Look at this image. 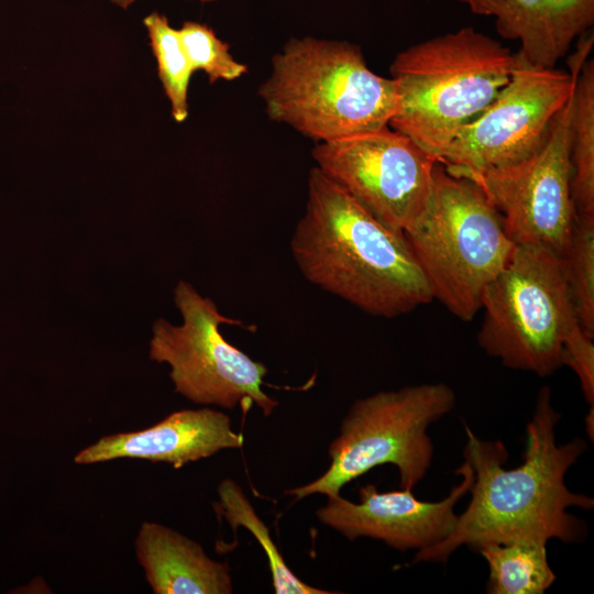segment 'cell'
I'll list each match as a JSON object with an SVG mask.
<instances>
[{"instance_id":"1","label":"cell","mask_w":594,"mask_h":594,"mask_svg":"<svg viewBox=\"0 0 594 594\" xmlns=\"http://www.w3.org/2000/svg\"><path fill=\"white\" fill-rule=\"evenodd\" d=\"M560 418L551 405L549 387L543 386L527 425L524 462L510 470L504 468L508 452L502 441L482 440L465 426L463 454L473 470L471 501L458 515L452 532L417 551L413 563H444L462 546L477 550L517 539L580 540L585 526L568 508L591 509L594 501L571 492L564 476L587 446L579 438L558 444L556 426Z\"/></svg>"},{"instance_id":"2","label":"cell","mask_w":594,"mask_h":594,"mask_svg":"<svg viewBox=\"0 0 594 594\" xmlns=\"http://www.w3.org/2000/svg\"><path fill=\"white\" fill-rule=\"evenodd\" d=\"M290 250L308 282L372 316L394 318L433 299L404 233L378 222L316 166Z\"/></svg>"},{"instance_id":"3","label":"cell","mask_w":594,"mask_h":594,"mask_svg":"<svg viewBox=\"0 0 594 594\" xmlns=\"http://www.w3.org/2000/svg\"><path fill=\"white\" fill-rule=\"evenodd\" d=\"M258 95L271 120L316 143L386 127L397 105L394 80L374 73L358 45L312 36L286 42Z\"/></svg>"},{"instance_id":"4","label":"cell","mask_w":594,"mask_h":594,"mask_svg":"<svg viewBox=\"0 0 594 594\" xmlns=\"http://www.w3.org/2000/svg\"><path fill=\"white\" fill-rule=\"evenodd\" d=\"M514 63L507 46L470 26L414 44L391 64L397 105L388 125L439 162L508 82Z\"/></svg>"},{"instance_id":"5","label":"cell","mask_w":594,"mask_h":594,"mask_svg":"<svg viewBox=\"0 0 594 594\" xmlns=\"http://www.w3.org/2000/svg\"><path fill=\"white\" fill-rule=\"evenodd\" d=\"M432 177L428 209L404 235L432 298L457 318L470 321L516 244L477 184L449 174L440 162Z\"/></svg>"},{"instance_id":"6","label":"cell","mask_w":594,"mask_h":594,"mask_svg":"<svg viewBox=\"0 0 594 594\" xmlns=\"http://www.w3.org/2000/svg\"><path fill=\"white\" fill-rule=\"evenodd\" d=\"M454 404L452 388L443 383L406 386L358 399L329 446L328 469L285 494L296 499L338 495L348 483L384 464L395 465L400 487L413 491L432 462L433 444L427 429Z\"/></svg>"},{"instance_id":"7","label":"cell","mask_w":594,"mask_h":594,"mask_svg":"<svg viewBox=\"0 0 594 594\" xmlns=\"http://www.w3.org/2000/svg\"><path fill=\"white\" fill-rule=\"evenodd\" d=\"M481 309V348L509 369L539 376L561 366L564 338L579 323L561 257L539 243L516 244L508 263L486 286Z\"/></svg>"},{"instance_id":"8","label":"cell","mask_w":594,"mask_h":594,"mask_svg":"<svg viewBox=\"0 0 594 594\" xmlns=\"http://www.w3.org/2000/svg\"><path fill=\"white\" fill-rule=\"evenodd\" d=\"M174 300L183 323L174 326L165 319L153 323L150 359L169 365L175 392L195 404L226 409L246 411L255 405L270 416L278 402L263 391L267 367L220 332L223 323L244 324L223 316L210 298L185 280L177 283Z\"/></svg>"},{"instance_id":"9","label":"cell","mask_w":594,"mask_h":594,"mask_svg":"<svg viewBox=\"0 0 594 594\" xmlns=\"http://www.w3.org/2000/svg\"><path fill=\"white\" fill-rule=\"evenodd\" d=\"M570 58V72L534 64L519 52L508 82L493 102L455 135L439 161L457 177L518 163L544 141L569 100L588 57L593 33L585 32Z\"/></svg>"},{"instance_id":"10","label":"cell","mask_w":594,"mask_h":594,"mask_svg":"<svg viewBox=\"0 0 594 594\" xmlns=\"http://www.w3.org/2000/svg\"><path fill=\"white\" fill-rule=\"evenodd\" d=\"M316 167L385 227L404 233L427 211L436 161L389 125L311 151Z\"/></svg>"},{"instance_id":"11","label":"cell","mask_w":594,"mask_h":594,"mask_svg":"<svg viewBox=\"0 0 594 594\" xmlns=\"http://www.w3.org/2000/svg\"><path fill=\"white\" fill-rule=\"evenodd\" d=\"M572 94L534 154L508 166L463 176L482 188L515 244H543L559 256L574 216L570 190Z\"/></svg>"},{"instance_id":"12","label":"cell","mask_w":594,"mask_h":594,"mask_svg":"<svg viewBox=\"0 0 594 594\" xmlns=\"http://www.w3.org/2000/svg\"><path fill=\"white\" fill-rule=\"evenodd\" d=\"M455 472L462 476L461 483L438 502L420 501L410 490L380 492L375 485L367 484L359 491V503L341 494L327 496L326 505L318 508L316 516L351 541L367 537L399 551H419L439 543L455 527L454 506L469 493L473 470L464 460Z\"/></svg>"},{"instance_id":"13","label":"cell","mask_w":594,"mask_h":594,"mask_svg":"<svg viewBox=\"0 0 594 594\" xmlns=\"http://www.w3.org/2000/svg\"><path fill=\"white\" fill-rule=\"evenodd\" d=\"M243 442V436L232 429L227 414L208 407L182 409L148 428L105 436L80 450L74 462L88 465L138 459L180 469L222 450L239 449Z\"/></svg>"},{"instance_id":"14","label":"cell","mask_w":594,"mask_h":594,"mask_svg":"<svg viewBox=\"0 0 594 594\" xmlns=\"http://www.w3.org/2000/svg\"><path fill=\"white\" fill-rule=\"evenodd\" d=\"M135 557L154 594H230V568L204 548L158 522L143 521L134 541Z\"/></svg>"},{"instance_id":"15","label":"cell","mask_w":594,"mask_h":594,"mask_svg":"<svg viewBox=\"0 0 594 594\" xmlns=\"http://www.w3.org/2000/svg\"><path fill=\"white\" fill-rule=\"evenodd\" d=\"M571 201L575 216L594 217V61L575 79L570 120Z\"/></svg>"},{"instance_id":"16","label":"cell","mask_w":594,"mask_h":594,"mask_svg":"<svg viewBox=\"0 0 594 594\" xmlns=\"http://www.w3.org/2000/svg\"><path fill=\"white\" fill-rule=\"evenodd\" d=\"M474 14L494 18L497 32L520 43L529 62L556 67L560 55L547 16L544 0H459Z\"/></svg>"},{"instance_id":"17","label":"cell","mask_w":594,"mask_h":594,"mask_svg":"<svg viewBox=\"0 0 594 594\" xmlns=\"http://www.w3.org/2000/svg\"><path fill=\"white\" fill-rule=\"evenodd\" d=\"M490 568L491 594H541L556 580L549 565L547 541L517 539L477 549Z\"/></svg>"},{"instance_id":"18","label":"cell","mask_w":594,"mask_h":594,"mask_svg":"<svg viewBox=\"0 0 594 594\" xmlns=\"http://www.w3.org/2000/svg\"><path fill=\"white\" fill-rule=\"evenodd\" d=\"M219 502L215 509L219 512L231 528L245 527L263 548L272 575V586L276 594H330V591L314 587L298 579L288 568L268 528L256 515L242 488L232 480L226 479L218 485Z\"/></svg>"},{"instance_id":"19","label":"cell","mask_w":594,"mask_h":594,"mask_svg":"<svg viewBox=\"0 0 594 594\" xmlns=\"http://www.w3.org/2000/svg\"><path fill=\"white\" fill-rule=\"evenodd\" d=\"M150 46L156 59L158 78L177 123L184 122L189 112L188 87L195 73L183 47L178 29L170 25L166 15L152 12L143 20Z\"/></svg>"},{"instance_id":"20","label":"cell","mask_w":594,"mask_h":594,"mask_svg":"<svg viewBox=\"0 0 594 594\" xmlns=\"http://www.w3.org/2000/svg\"><path fill=\"white\" fill-rule=\"evenodd\" d=\"M561 264L581 328L594 336V217L573 216Z\"/></svg>"},{"instance_id":"21","label":"cell","mask_w":594,"mask_h":594,"mask_svg":"<svg viewBox=\"0 0 594 594\" xmlns=\"http://www.w3.org/2000/svg\"><path fill=\"white\" fill-rule=\"evenodd\" d=\"M178 33L193 70L204 72L210 84L232 81L246 74L248 66L233 57L229 44L209 25L186 21Z\"/></svg>"},{"instance_id":"22","label":"cell","mask_w":594,"mask_h":594,"mask_svg":"<svg viewBox=\"0 0 594 594\" xmlns=\"http://www.w3.org/2000/svg\"><path fill=\"white\" fill-rule=\"evenodd\" d=\"M547 16L560 57L573 40L587 32L594 22V0H544Z\"/></svg>"},{"instance_id":"23","label":"cell","mask_w":594,"mask_h":594,"mask_svg":"<svg viewBox=\"0 0 594 594\" xmlns=\"http://www.w3.org/2000/svg\"><path fill=\"white\" fill-rule=\"evenodd\" d=\"M568 365L576 374L587 403L594 404V343L579 323L564 338L561 365Z\"/></svg>"},{"instance_id":"24","label":"cell","mask_w":594,"mask_h":594,"mask_svg":"<svg viewBox=\"0 0 594 594\" xmlns=\"http://www.w3.org/2000/svg\"><path fill=\"white\" fill-rule=\"evenodd\" d=\"M110 3L114 4L116 7L118 8H121L123 10H127L129 9L134 2H136L138 0H108ZM196 1H199L201 3H209V2H215V1H218V0H196Z\"/></svg>"},{"instance_id":"25","label":"cell","mask_w":594,"mask_h":594,"mask_svg":"<svg viewBox=\"0 0 594 594\" xmlns=\"http://www.w3.org/2000/svg\"><path fill=\"white\" fill-rule=\"evenodd\" d=\"M593 417H594L593 406H591V410L588 411L585 418V422H586L587 435L592 441H593V422H594Z\"/></svg>"}]
</instances>
